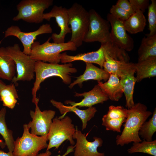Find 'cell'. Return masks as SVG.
<instances>
[{
    "label": "cell",
    "mask_w": 156,
    "mask_h": 156,
    "mask_svg": "<svg viewBox=\"0 0 156 156\" xmlns=\"http://www.w3.org/2000/svg\"><path fill=\"white\" fill-rule=\"evenodd\" d=\"M85 63L86 67L84 73L77 77V79L70 84V88H72L77 84L80 86L83 82L88 80H94L98 82L102 80L105 81L108 80L110 74L103 69L99 68L92 63Z\"/></svg>",
    "instance_id": "19"
},
{
    "label": "cell",
    "mask_w": 156,
    "mask_h": 156,
    "mask_svg": "<svg viewBox=\"0 0 156 156\" xmlns=\"http://www.w3.org/2000/svg\"><path fill=\"white\" fill-rule=\"evenodd\" d=\"M152 114L146 105L140 103L135 104L127 110V116L121 134L116 138L117 145L123 146L131 142L142 141L139 135L143 124Z\"/></svg>",
    "instance_id": "1"
},
{
    "label": "cell",
    "mask_w": 156,
    "mask_h": 156,
    "mask_svg": "<svg viewBox=\"0 0 156 156\" xmlns=\"http://www.w3.org/2000/svg\"><path fill=\"white\" fill-rule=\"evenodd\" d=\"M74 146L73 145L69 146L67 148V151L65 153L62 155H60L55 156H66L70 153L74 151ZM51 152L49 151H46L45 152L38 154L36 156H50Z\"/></svg>",
    "instance_id": "36"
},
{
    "label": "cell",
    "mask_w": 156,
    "mask_h": 156,
    "mask_svg": "<svg viewBox=\"0 0 156 156\" xmlns=\"http://www.w3.org/2000/svg\"><path fill=\"white\" fill-rule=\"evenodd\" d=\"M75 131L72 120L68 116L62 118L56 117L53 118L47 134L49 143L46 151L53 147L58 149L66 140L69 141L72 145H74L75 142L73 136Z\"/></svg>",
    "instance_id": "5"
},
{
    "label": "cell",
    "mask_w": 156,
    "mask_h": 156,
    "mask_svg": "<svg viewBox=\"0 0 156 156\" xmlns=\"http://www.w3.org/2000/svg\"><path fill=\"white\" fill-rule=\"evenodd\" d=\"M156 131V108H155L153 115L148 121H146L142 125L139 132L140 137L144 140H152L153 136Z\"/></svg>",
    "instance_id": "28"
},
{
    "label": "cell",
    "mask_w": 156,
    "mask_h": 156,
    "mask_svg": "<svg viewBox=\"0 0 156 156\" xmlns=\"http://www.w3.org/2000/svg\"><path fill=\"white\" fill-rule=\"evenodd\" d=\"M146 19L143 13L138 10L124 22L127 31L132 34L143 31L146 25Z\"/></svg>",
    "instance_id": "24"
},
{
    "label": "cell",
    "mask_w": 156,
    "mask_h": 156,
    "mask_svg": "<svg viewBox=\"0 0 156 156\" xmlns=\"http://www.w3.org/2000/svg\"><path fill=\"white\" fill-rule=\"evenodd\" d=\"M107 18L111 27V41L126 51H132L134 47V41L127 34L124 27V21L115 18L109 13L107 14Z\"/></svg>",
    "instance_id": "12"
},
{
    "label": "cell",
    "mask_w": 156,
    "mask_h": 156,
    "mask_svg": "<svg viewBox=\"0 0 156 156\" xmlns=\"http://www.w3.org/2000/svg\"><path fill=\"white\" fill-rule=\"evenodd\" d=\"M6 85V84L0 79V90Z\"/></svg>",
    "instance_id": "39"
},
{
    "label": "cell",
    "mask_w": 156,
    "mask_h": 156,
    "mask_svg": "<svg viewBox=\"0 0 156 156\" xmlns=\"http://www.w3.org/2000/svg\"><path fill=\"white\" fill-rule=\"evenodd\" d=\"M68 25L70 26L71 36L69 41L77 48L82 45L88 29V11L81 5L75 3L68 9Z\"/></svg>",
    "instance_id": "4"
},
{
    "label": "cell",
    "mask_w": 156,
    "mask_h": 156,
    "mask_svg": "<svg viewBox=\"0 0 156 156\" xmlns=\"http://www.w3.org/2000/svg\"><path fill=\"white\" fill-rule=\"evenodd\" d=\"M35 105V111L31 110L30 112L32 120L27 124L28 127L31 129V133L33 134L40 136L47 135L56 112L51 110L42 111L38 103Z\"/></svg>",
    "instance_id": "11"
},
{
    "label": "cell",
    "mask_w": 156,
    "mask_h": 156,
    "mask_svg": "<svg viewBox=\"0 0 156 156\" xmlns=\"http://www.w3.org/2000/svg\"><path fill=\"white\" fill-rule=\"evenodd\" d=\"M73 135V139H76V142L74 146V156H105V154L97 151L98 147H101L103 143L100 138L94 136V140L89 141L86 138L85 133H83L78 130L77 126Z\"/></svg>",
    "instance_id": "13"
},
{
    "label": "cell",
    "mask_w": 156,
    "mask_h": 156,
    "mask_svg": "<svg viewBox=\"0 0 156 156\" xmlns=\"http://www.w3.org/2000/svg\"><path fill=\"white\" fill-rule=\"evenodd\" d=\"M148 20L149 33L146 36H151L156 34V0H151L148 8Z\"/></svg>",
    "instance_id": "30"
},
{
    "label": "cell",
    "mask_w": 156,
    "mask_h": 156,
    "mask_svg": "<svg viewBox=\"0 0 156 156\" xmlns=\"http://www.w3.org/2000/svg\"><path fill=\"white\" fill-rule=\"evenodd\" d=\"M6 112L5 107L0 110V134L4 139L9 151L12 152L14 148L15 141L12 131L8 128L6 124L5 117Z\"/></svg>",
    "instance_id": "26"
},
{
    "label": "cell",
    "mask_w": 156,
    "mask_h": 156,
    "mask_svg": "<svg viewBox=\"0 0 156 156\" xmlns=\"http://www.w3.org/2000/svg\"><path fill=\"white\" fill-rule=\"evenodd\" d=\"M129 1L135 12L140 10L144 13L150 5L149 0H129Z\"/></svg>",
    "instance_id": "34"
},
{
    "label": "cell",
    "mask_w": 156,
    "mask_h": 156,
    "mask_svg": "<svg viewBox=\"0 0 156 156\" xmlns=\"http://www.w3.org/2000/svg\"><path fill=\"white\" fill-rule=\"evenodd\" d=\"M16 85L13 83L6 85L0 90V97L5 107L13 109L18 99Z\"/></svg>",
    "instance_id": "25"
},
{
    "label": "cell",
    "mask_w": 156,
    "mask_h": 156,
    "mask_svg": "<svg viewBox=\"0 0 156 156\" xmlns=\"http://www.w3.org/2000/svg\"><path fill=\"white\" fill-rule=\"evenodd\" d=\"M127 152L129 154L142 153L156 156V140L150 141L144 140L140 142H133Z\"/></svg>",
    "instance_id": "27"
},
{
    "label": "cell",
    "mask_w": 156,
    "mask_h": 156,
    "mask_svg": "<svg viewBox=\"0 0 156 156\" xmlns=\"http://www.w3.org/2000/svg\"><path fill=\"white\" fill-rule=\"evenodd\" d=\"M1 98H0V102H1Z\"/></svg>",
    "instance_id": "40"
},
{
    "label": "cell",
    "mask_w": 156,
    "mask_h": 156,
    "mask_svg": "<svg viewBox=\"0 0 156 156\" xmlns=\"http://www.w3.org/2000/svg\"><path fill=\"white\" fill-rule=\"evenodd\" d=\"M109 12V13L113 16L123 21L127 20L131 16L128 13L116 4L112 6Z\"/></svg>",
    "instance_id": "33"
},
{
    "label": "cell",
    "mask_w": 156,
    "mask_h": 156,
    "mask_svg": "<svg viewBox=\"0 0 156 156\" xmlns=\"http://www.w3.org/2000/svg\"><path fill=\"white\" fill-rule=\"evenodd\" d=\"M8 55L14 61L16 66L17 75L12 83L16 85L19 81H30L35 76L34 69L36 61L30 56L22 51L18 44L5 47Z\"/></svg>",
    "instance_id": "7"
},
{
    "label": "cell",
    "mask_w": 156,
    "mask_h": 156,
    "mask_svg": "<svg viewBox=\"0 0 156 156\" xmlns=\"http://www.w3.org/2000/svg\"><path fill=\"white\" fill-rule=\"evenodd\" d=\"M61 62L66 64L77 60L85 63H95L99 65L102 69L105 61L104 48L101 46L97 51L84 53L78 54L75 55H70L64 52L60 54Z\"/></svg>",
    "instance_id": "17"
},
{
    "label": "cell",
    "mask_w": 156,
    "mask_h": 156,
    "mask_svg": "<svg viewBox=\"0 0 156 156\" xmlns=\"http://www.w3.org/2000/svg\"><path fill=\"white\" fill-rule=\"evenodd\" d=\"M52 31L51 25L48 23L42 25L35 31L28 32L21 31L18 26L12 25L5 31L4 38L11 36L17 37L22 44L23 47V52L26 55H30L31 45L37 37L42 34H51Z\"/></svg>",
    "instance_id": "10"
},
{
    "label": "cell",
    "mask_w": 156,
    "mask_h": 156,
    "mask_svg": "<svg viewBox=\"0 0 156 156\" xmlns=\"http://www.w3.org/2000/svg\"><path fill=\"white\" fill-rule=\"evenodd\" d=\"M116 4L128 13L131 15L135 13L129 1L118 0Z\"/></svg>",
    "instance_id": "35"
},
{
    "label": "cell",
    "mask_w": 156,
    "mask_h": 156,
    "mask_svg": "<svg viewBox=\"0 0 156 156\" xmlns=\"http://www.w3.org/2000/svg\"><path fill=\"white\" fill-rule=\"evenodd\" d=\"M50 102L54 106L58 109L60 114L62 115L60 117L61 118L64 117L68 112H74L82 121V131L86 129L87 122L94 116L97 111L96 108L93 107H88L86 109L81 110L76 107L65 105L61 102L57 101L53 99L50 100Z\"/></svg>",
    "instance_id": "18"
},
{
    "label": "cell",
    "mask_w": 156,
    "mask_h": 156,
    "mask_svg": "<svg viewBox=\"0 0 156 156\" xmlns=\"http://www.w3.org/2000/svg\"><path fill=\"white\" fill-rule=\"evenodd\" d=\"M104 53L105 61L103 66V69L110 75H115L119 77L120 68L125 61L117 60L112 58L108 55L104 48Z\"/></svg>",
    "instance_id": "29"
},
{
    "label": "cell",
    "mask_w": 156,
    "mask_h": 156,
    "mask_svg": "<svg viewBox=\"0 0 156 156\" xmlns=\"http://www.w3.org/2000/svg\"><path fill=\"white\" fill-rule=\"evenodd\" d=\"M72 66L71 63L60 64L36 61L34 69L36 78L31 89L32 102L35 104L38 103L39 99L36 97L37 92L41 83L47 78L57 76L62 79L64 83L70 84L71 81L70 74L77 71V69Z\"/></svg>",
    "instance_id": "2"
},
{
    "label": "cell",
    "mask_w": 156,
    "mask_h": 156,
    "mask_svg": "<svg viewBox=\"0 0 156 156\" xmlns=\"http://www.w3.org/2000/svg\"><path fill=\"white\" fill-rule=\"evenodd\" d=\"M16 66L5 47H0V78L12 81L15 76Z\"/></svg>",
    "instance_id": "21"
},
{
    "label": "cell",
    "mask_w": 156,
    "mask_h": 156,
    "mask_svg": "<svg viewBox=\"0 0 156 156\" xmlns=\"http://www.w3.org/2000/svg\"><path fill=\"white\" fill-rule=\"evenodd\" d=\"M6 146L5 142L0 139V147L2 148H4Z\"/></svg>",
    "instance_id": "38"
},
{
    "label": "cell",
    "mask_w": 156,
    "mask_h": 156,
    "mask_svg": "<svg viewBox=\"0 0 156 156\" xmlns=\"http://www.w3.org/2000/svg\"><path fill=\"white\" fill-rule=\"evenodd\" d=\"M75 96H83L82 101L78 103H75L70 100L65 101L66 104H70L71 106L79 107H92L94 105L103 103L109 99L107 95L101 90L98 84L95 86L90 91L82 93L75 92Z\"/></svg>",
    "instance_id": "16"
},
{
    "label": "cell",
    "mask_w": 156,
    "mask_h": 156,
    "mask_svg": "<svg viewBox=\"0 0 156 156\" xmlns=\"http://www.w3.org/2000/svg\"><path fill=\"white\" fill-rule=\"evenodd\" d=\"M0 156H14L12 152L8 151V153L0 150Z\"/></svg>",
    "instance_id": "37"
},
{
    "label": "cell",
    "mask_w": 156,
    "mask_h": 156,
    "mask_svg": "<svg viewBox=\"0 0 156 156\" xmlns=\"http://www.w3.org/2000/svg\"><path fill=\"white\" fill-rule=\"evenodd\" d=\"M101 90L112 101H118L123 94L119 77L116 75L110 74L107 81L104 83L98 82Z\"/></svg>",
    "instance_id": "20"
},
{
    "label": "cell",
    "mask_w": 156,
    "mask_h": 156,
    "mask_svg": "<svg viewBox=\"0 0 156 156\" xmlns=\"http://www.w3.org/2000/svg\"><path fill=\"white\" fill-rule=\"evenodd\" d=\"M126 118L123 117L116 119H108L103 116L102 125L105 127L107 131L120 133L121 126L125 122Z\"/></svg>",
    "instance_id": "31"
},
{
    "label": "cell",
    "mask_w": 156,
    "mask_h": 156,
    "mask_svg": "<svg viewBox=\"0 0 156 156\" xmlns=\"http://www.w3.org/2000/svg\"><path fill=\"white\" fill-rule=\"evenodd\" d=\"M23 128L22 136L15 141L14 156H36L40 151L47 148V135L38 136L31 134L27 124H24Z\"/></svg>",
    "instance_id": "6"
},
{
    "label": "cell",
    "mask_w": 156,
    "mask_h": 156,
    "mask_svg": "<svg viewBox=\"0 0 156 156\" xmlns=\"http://www.w3.org/2000/svg\"><path fill=\"white\" fill-rule=\"evenodd\" d=\"M51 37L40 44L34 42L31 46L30 56L35 61H41L49 63L58 64L61 62V53L66 51H75L77 48L73 43L68 41L63 43L51 42Z\"/></svg>",
    "instance_id": "3"
},
{
    "label": "cell",
    "mask_w": 156,
    "mask_h": 156,
    "mask_svg": "<svg viewBox=\"0 0 156 156\" xmlns=\"http://www.w3.org/2000/svg\"><path fill=\"white\" fill-rule=\"evenodd\" d=\"M134 63L123 62L120 69L119 77L126 100V107L129 109L135 103L133 95L136 80Z\"/></svg>",
    "instance_id": "15"
},
{
    "label": "cell",
    "mask_w": 156,
    "mask_h": 156,
    "mask_svg": "<svg viewBox=\"0 0 156 156\" xmlns=\"http://www.w3.org/2000/svg\"><path fill=\"white\" fill-rule=\"evenodd\" d=\"M128 109L123 106L111 105L109 107L107 113L103 116L108 119H116L122 118H127Z\"/></svg>",
    "instance_id": "32"
},
{
    "label": "cell",
    "mask_w": 156,
    "mask_h": 156,
    "mask_svg": "<svg viewBox=\"0 0 156 156\" xmlns=\"http://www.w3.org/2000/svg\"><path fill=\"white\" fill-rule=\"evenodd\" d=\"M53 18H55L60 31L59 34L53 33L51 37V38L54 42H65L66 35L71 32L70 28L69 27L68 9L62 6L54 5L50 12L43 14L44 19L48 21H49Z\"/></svg>",
    "instance_id": "14"
},
{
    "label": "cell",
    "mask_w": 156,
    "mask_h": 156,
    "mask_svg": "<svg viewBox=\"0 0 156 156\" xmlns=\"http://www.w3.org/2000/svg\"><path fill=\"white\" fill-rule=\"evenodd\" d=\"M136 73V82H139L144 79L156 76V57L134 63Z\"/></svg>",
    "instance_id": "22"
},
{
    "label": "cell",
    "mask_w": 156,
    "mask_h": 156,
    "mask_svg": "<svg viewBox=\"0 0 156 156\" xmlns=\"http://www.w3.org/2000/svg\"><path fill=\"white\" fill-rule=\"evenodd\" d=\"M89 23L88 32L83 42H99L103 45L110 42V25L107 20L102 18L93 9L88 11Z\"/></svg>",
    "instance_id": "9"
},
{
    "label": "cell",
    "mask_w": 156,
    "mask_h": 156,
    "mask_svg": "<svg viewBox=\"0 0 156 156\" xmlns=\"http://www.w3.org/2000/svg\"><path fill=\"white\" fill-rule=\"evenodd\" d=\"M138 62L156 57V34L144 37L138 51Z\"/></svg>",
    "instance_id": "23"
},
{
    "label": "cell",
    "mask_w": 156,
    "mask_h": 156,
    "mask_svg": "<svg viewBox=\"0 0 156 156\" xmlns=\"http://www.w3.org/2000/svg\"><path fill=\"white\" fill-rule=\"evenodd\" d=\"M53 0H22L17 5L18 14L13 18L17 21L22 20L27 22L39 23L44 19V11L52 5Z\"/></svg>",
    "instance_id": "8"
}]
</instances>
